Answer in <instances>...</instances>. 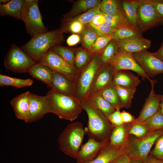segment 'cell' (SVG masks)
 Here are the masks:
<instances>
[{
  "mask_svg": "<svg viewBox=\"0 0 163 163\" xmlns=\"http://www.w3.org/2000/svg\"><path fill=\"white\" fill-rule=\"evenodd\" d=\"M80 104L88 118L87 126L85 128L86 134L89 138L97 141L105 143L109 142L114 127L108 117L87 99L81 101Z\"/></svg>",
  "mask_w": 163,
  "mask_h": 163,
  "instance_id": "cell-1",
  "label": "cell"
},
{
  "mask_svg": "<svg viewBox=\"0 0 163 163\" xmlns=\"http://www.w3.org/2000/svg\"><path fill=\"white\" fill-rule=\"evenodd\" d=\"M63 33L60 28L48 31L31 38L20 47L37 63L52 47L64 42Z\"/></svg>",
  "mask_w": 163,
  "mask_h": 163,
  "instance_id": "cell-2",
  "label": "cell"
},
{
  "mask_svg": "<svg viewBox=\"0 0 163 163\" xmlns=\"http://www.w3.org/2000/svg\"><path fill=\"white\" fill-rule=\"evenodd\" d=\"M46 95L49 99L50 113L61 119L73 121L82 110L80 101L74 96L60 94L51 89Z\"/></svg>",
  "mask_w": 163,
  "mask_h": 163,
  "instance_id": "cell-3",
  "label": "cell"
},
{
  "mask_svg": "<svg viewBox=\"0 0 163 163\" xmlns=\"http://www.w3.org/2000/svg\"><path fill=\"white\" fill-rule=\"evenodd\" d=\"M85 134V129L81 122H75L69 124L58 139L60 149L66 155L76 159Z\"/></svg>",
  "mask_w": 163,
  "mask_h": 163,
  "instance_id": "cell-4",
  "label": "cell"
},
{
  "mask_svg": "<svg viewBox=\"0 0 163 163\" xmlns=\"http://www.w3.org/2000/svg\"><path fill=\"white\" fill-rule=\"evenodd\" d=\"M102 64L101 54H96L89 63L79 72L74 83V97L80 101L88 99L95 76Z\"/></svg>",
  "mask_w": 163,
  "mask_h": 163,
  "instance_id": "cell-5",
  "label": "cell"
},
{
  "mask_svg": "<svg viewBox=\"0 0 163 163\" xmlns=\"http://www.w3.org/2000/svg\"><path fill=\"white\" fill-rule=\"evenodd\" d=\"M21 20L31 38L48 31L43 22L38 0H25Z\"/></svg>",
  "mask_w": 163,
  "mask_h": 163,
  "instance_id": "cell-6",
  "label": "cell"
},
{
  "mask_svg": "<svg viewBox=\"0 0 163 163\" xmlns=\"http://www.w3.org/2000/svg\"><path fill=\"white\" fill-rule=\"evenodd\" d=\"M163 130L151 132L140 138H130L126 146V153L131 159L144 162L148 159L152 147Z\"/></svg>",
  "mask_w": 163,
  "mask_h": 163,
  "instance_id": "cell-7",
  "label": "cell"
},
{
  "mask_svg": "<svg viewBox=\"0 0 163 163\" xmlns=\"http://www.w3.org/2000/svg\"><path fill=\"white\" fill-rule=\"evenodd\" d=\"M36 62L16 45L12 44L4 61L5 68L17 73L28 72Z\"/></svg>",
  "mask_w": 163,
  "mask_h": 163,
  "instance_id": "cell-8",
  "label": "cell"
},
{
  "mask_svg": "<svg viewBox=\"0 0 163 163\" xmlns=\"http://www.w3.org/2000/svg\"><path fill=\"white\" fill-rule=\"evenodd\" d=\"M162 24L163 20L157 13L152 0H139L136 26L141 32Z\"/></svg>",
  "mask_w": 163,
  "mask_h": 163,
  "instance_id": "cell-9",
  "label": "cell"
},
{
  "mask_svg": "<svg viewBox=\"0 0 163 163\" xmlns=\"http://www.w3.org/2000/svg\"><path fill=\"white\" fill-rule=\"evenodd\" d=\"M37 63L46 65L52 70L63 75L75 83L79 73L75 67L55 53L48 51Z\"/></svg>",
  "mask_w": 163,
  "mask_h": 163,
  "instance_id": "cell-10",
  "label": "cell"
},
{
  "mask_svg": "<svg viewBox=\"0 0 163 163\" xmlns=\"http://www.w3.org/2000/svg\"><path fill=\"white\" fill-rule=\"evenodd\" d=\"M138 64L149 77L163 73V62L147 50L132 54Z\"/></svg>",
  "mask_w": 163,
  "mask_h": 163,
  "instance_id": "cell-11",
  "label": "cell"
},
{
  "mask_svg": "<svg viewBox=\"0 0 163 163\" xmlns=\"http://www.w3.org/2000/svg\"><path fill=\"white\" fill-rule=\"evenodd\" d=\"M111 64L115 73L121 70H131L141 76L143 80L147 78L149 81L151 79L136 62L132 53L119 51Z\"/></svg>",
  "mask_w": 163,
  "mask_h": 163,
  "instance_id": "cell-12",
  "label": "cell"
},
{
  "mask_svg": "<svg viewBox=\"0 0 163 163\" xmlns=\"http://www.w3.org/2000/svg\"><path fill=\"white\" fill-rule=\"evenodd\" d=\"M115 74L114 69L111 64H102L94 77L89 96L98 93L112 85Z\"/></svg>",
  "mask_w": 163,
  "mask_h": 163,
  "instance_id": "cell-13",
  "label": "cell"
},
{
  "mask_svg": "<svg viewBox=\"0 0 163 163\" xmlns=\"http://www.w3.org/2000/svg\"><path fill=\"white\" fill-rule=\"evenodd\" d=\"M30 103L29 123L34 122L43 118L46 114L50 113L48 97L29 93Z\"/></svg>",
  "mask_w": 163,
  "mask_h": 163,
  "instance_id": "cell-14",
  "label": "cell"
},
{
  "mask_svg": "<svg viewBox=\"0 0 163 163\" xmlns=\"http://www.w3.org/2000/svg\"><path fill=\"white\" fill-rule=\"evenodd\" d=\"M149 81L151 85L150 92L145 100L139 116L133 123H143L156 113L159 108L160 95L156 94L154 90L155 85L157 81L151 79Z\"/></svg>",
  "mask_w": 163,
  "mask_h": 163,
  "instance_id": "cell-15",
  "label": "cell"
},
{
  "mask_svg": "<svg viewBox=\"0 0 163 163\" xmlns=\"http://www.w3.org/2000/svg\"><path fill=\"white\" fill-rule=\"evenodd\" d=\"M108 142H102L89 138L88 141L82 145L76 159V163H89L96 157L102 147Z\"/></svg>",
  "mask_w": 163,
  "mask_h": 163,
  "instance_id": "cell-16",
  "label": "cell"
},
{
  "mask_svg": "<svg viewBox=\"0 0 163 163\" xmlns=\"http://www.w3.org/2000/svg\"><path fill=\"white\" fill-rule=\"evenodd\" d=\"M115 41L119 51L132 54L147 50L150 47L151 44L150 40L144 38L143 36Z\"/></svg>",
  "mask_w": 163,
  "mask_h": 163,
  "instance_id": "cell-17",
  "label": "cell"
},
{
  "mask_svg": "<svg viewBox=\"0 0 163 163\" xmlns=\"http://www.w3.org/2000/svg\"><path fill=\"white\" fill-rule=\"evenodd\" d=\"M29 92L20 94L10 102L16 117L27 123H29L30 116Z\"/></svg>",
  "mask_w": 163,
  "mask_h": 163,
  "instance_id": "cell-18",
  "label": "cell"
},
{
  "mask_svg": "<svg viewBox=\"0 0 163 163\" xmlns=\"http://www.w3.org/2000/svg\"><path fill=\"white\" fill-rule=\"evenodd\" d=\"M126 152V147H117L108 142L101 149L96 157L89 163H112Z\"/></svg>",
  "mask_w": 163,
  "mask_h": 163,
  "instance_id": "cell-19",
  "label": "cell"
},
{
  "mask_svg": "<svg viewBox=\"0 0 163 163\" xmlns=\"http://www.w3.org/2000/svg\"><path fill=\"white\" fill-rule=\"evenodd\" d=\"M53 78L50 88L62 94L74 96L75 83L63 75L53 70Z\"/></svg>",
  "mask_w": 163,
  "mask_h": 163,
  "instance_id": "cell-20",
  "label": "cell"
},
{
  "mask_svg": "<svg viewBox=\"0 0 163 163\" xmlns=\"http://www.w3.org/2000/svg\"><path fill=\"white\" fill-rule=\"evenodd\" d=\"M129 124L113 127L109 139L111 145L117 147H126L129 139Z\"/></svg>",
  "mask_w": 163,
  "mask_h": 163,
  "instance_id": "cell-21",
  "label": "cell"
},
{
  "mask_svg": "<svg viewBox=\"0 0 163 163\" xmlns=\"http://www.w3.org/2000/svg\"><path fill=\"white\" fill-rule=\"evenodd\" d=\"M32 77L51 86L53 78V71L50 67L41 63H36L28 72Z\"/></svg>",
  "mask_w": 163,
  "mask_h": 163,
  "instance_id": "cell-22",
  "label": "cell"
},
{
  "mask_svg": "<svg viewBox=\"0 0 163 163\" xmlns=\"http://www.w3.org/2000/svg\"><path fill=\"white\" fill-rule=\"evenodd\" d=\"M100 0H79L75 2L70 11L63 16L62 19L77 16L88 10L99 6Z\"/></svg>",
  "mask_w": 163,
  "mask_h": 163,
  "instance_id": "cell-23",
  "label": "cell"
},
{
  "mask_svg": "<svg viewBox=\"0 0 163 163\" xmlns=\"http://www.w3.org/2000/svg\"><path fill=\"white\" fill-rule=\"evenodd\" d=\"M138 77L126 70H121L115 73L113 84L119 86L136 88L140 83Z\"/></svg>",
  "mask_w": 163,
  "mask_h": 163,
  "instance_id": "cell-24",
  "label": "cell"
},
{
  "mask_svg": "<svg viewBox=\"0 0 163 163\" xmlns=\"http://www.w3.org/2000/svg\"><path fill=\"white\" fill-rule=\"evenodd\" d=\"M25 0H11L5 4H0V14L21 20Z\"/></svg>",
  "mask_w": 163,
  "mask_h": 163,
  "instance_id": "cell-25",
  "label": "cell"
},
{
  "mask_svg": "<svg viewBox=\"0 0 163 163\" xmlns=\"http://www.w3.org/2000/svg\"><path fill=\"white\" fill-rule=\"evenodd\" d=\"M118 1L121 11L128 23L136 26V21L139 0Z\"/></svg>",
  "mask_w": 163,
  "mask_h": 163,
  "instance_id": "cell-26",
  "label": "cell"
},
{
  "mask_svg": "<svg viewBox=\"0 0 163 163\" xmlns=\"http://www.w3.org/2000/svg\"><path fill=\"white\" fill-rule=\"evenodd\" d=\"M141 31L136 26L128 23L115 28L111 35L115 41L142 37Z\"/></svg>",
  "mask_w": 163,
  "mask_h": 163,
  "instance_id": "cell-27",
  "label": "cell"
},
{
  "mask_svg": "<svg viewBox=\"0 0 163 163\" xmlns=\"http://www.w3.org/2000/svg\"><path fill=\"white\" fill-rule=\"evenodd\" d=\"M87 100L107 117L116 110L114 107L107 101L99 93L90 95Z\"/></svg>",
  "mask_w": 163,
  "mask_h": 163,
  "instance_id": "cell-28",
  "label": "cell"
},
{
  "mask_svg": "<svg viewBox=\"0 0 163 163\" xmlns=\"http://www.w3.org/2000/svg\"><path fill=\"white\" fill-rule=\"evenodd\" d=\"M95 55L84 48L75 49L74 65L79 72L89 63Z\"/></svg>",
  "mask_w": 163,
  "mask_h": 163,
  "instance_id": "cell-29",
  "label": "cell"
},
{
  "mask_svg": "<svg viewBox=\"0 0 163 163\" xmlns=\"http://www.w3.org/2000/svg\"><path fill=\"white\" fill-rule=\"evenodd\" d=\"M33 79L30 78L22 79L0 75V86H11L21 88L30 86L33 83Z\"/></svg>",
  "mask_w": 163,
  "mask_h": 163,
  "instance_id": "cell-30",
  "label": "cell"
},
{
  "mask_svg": "<svg viewBox=\"0 0 163 163\" xmlns=\"http://www.w3.org/2000/svg\"><path fill=\"white\" fill-rule=\"evenodd\" d=\"M114 86L123 107L129 108L131 106L132 100L136 91V88L120 87L115 85Z\"/></svg>",
  "mask_w": 163,
  "mask_h": 163,
  "instance_id": "cell-31",
  "label": "cell"
},
{
  "mask_svg": "<svg viewBox=\"0 0 163 163\" xmlns=\"http://www.w3.org/2000/svg\"><path fill=\"white\" fill-rule=\"evenodd\" d=\"M119 52L115 42L112 40L107 44L101 54L102 64H111Z\"/></svg>",
  "mask_w": 163,
  "mask_h": 163,
  "instance_id": "cell-32",
  "label": "cell"
},
{
  "mask_svg": "<svg viewBox=\"0 0 163 163\" xmlns=\"http://www.w3.org/2000/svg\"><path fill=\"white\" fill-rule=\"evenodd\" d=\"M99 93L113 105L116 110L120 109L123 108L119 98L113 84L103 89Z\"/></svg>",
  "mask_w": 163,
  "mask_h": 163,
  "instance_id": "cell-33",
  "label": "cell"
},
{
  "mask_svg": "<svg viewBox=\"0 0 163 163\" xmlns=\"http://www.w3.org/2000/svg\"><path fill=\"white\" fill-rule=\"evenodd\" d=\"M142 123L150 133L163 130V115L160 108L156 113Z\"/></svg>",
  "mask_w": 163,
  "mask_h": 163,
  "instance_id": "cell-34",
  "label": "cell"
},
{
  "mask_svg": "<svg viewBox=\"0 0 163 163\" xmlns=\"http://www.w3.org/2000/svg\"><path fill=\"white\" fill-rule=\"evenodd\" d=\"M100 10L101 13L108 15H113L122 13L119 1L116 0L101 1Z\"/></svg>",
  "mask_w": 163,
  "mask_h": 163,
  "instance_id": "cell-35",
  "label": "cell"
},
{
  "mask_svg": "<svg viewBox=\"0 0 163 163\" xmlns=\"http://www.w3.org/2000/svg\"><path fill=\"white\" fill-rule=\"evenodd\" d=\"M50 50L75 66V49L59 45L53 47Z\"/></svg>",
  "mask_w": 163,
  "mask_h": 163,
  "instance_id": "cell-36",
  "label": "cell"
},
{
  "mask_svg": "<svg viewBox=\"0 0 163 163\" xmlns=\"http://www.w3.org/2000/svg\"><path fill=\"white\" fill-rule=\"evenodd\" d=\"M85 28L81 34V39L83 48L89 50L98 36L87 26Z\"/></svg>",
  "mask_w": 163,
  "mask_h": 163,
  "instance_id": "cell-37",
  "label": "cell"
},
{
  "mask_svg": "<svg viewBox=\"0 0 163 163\" xmlns=\"http://www.w3.org/2000/svg\"><path fill=\"white\" fill-rule=\"evenodd\" d=\"M112 40L111 36H98L89 51L94 54H101Z\"/></svg>",
  "mask_w": 163,
  "mask_h": 163,
  "instance_id": "cell-38",
  "label": "cell"
},
{
  "mask_svg": "<svg viewBox=\"0 0 163 163\" xmlns=\"http://www.w3.org/2000/svg\"><path fill=\"white\" fill-rule=\"evenodd\" d=\"M103 14L104 23L114 29L128 23L123 13L113 15Z\"/></svg>",
  "mask_w": 163,
  "mask_h": 163,
  "instance_id": "cell-39",
  "label": "cell"
},
{
  "mask_svg": "<svg viewBox=\"0 0 163 163\" xmlns=\"http://www.w3.org/2000/svg\"><path fill=\"white\" fill-rule=\"evenodd\" d=\"M150 132L143 123H133L129 124V134L137 138H140L147 135Z\"/></svg>",
  "mask_w": 163,
  "mask_h": 163,
  "instance_id": "cell-40",
  "label": "cell"
},
{
  "mask_svg": "<svg viewBox=\"0 0 163 163\" xmlns=\"http://www.w3.org/2000/svg\"><path fill=\"white\" fill-rule=\"evenodd\" d=\"M101 12L100 5L96 8L91 9L77 16L68 18L79 21L85 25L88 24L91 21L94 16Z\"/></svg>",
  "mask_w": 163,
  "mask_h": 163,
  "instance_id": "cell-41",
  "label": "cell"
},
{
  "mask_svg": "<svg viewBox=\"0 0 163 163\" xmlns=\"http://www.w3.org/2000/svg\"><path fill=\"white\" fill-rule=\"evenodd\" d=\"M85 26L94 31L98 36H111L115 29L105 23L98 26H94L90 23Z\"/></svg>",
  "mask_w": 163,
  "mask_h": 163,
  "instance_id": "cell-42",
  "label": "cell"
},
{
  "mask_svg": "<svg viewBox=\"0 0 163 163\" xmlns=\"http://www.w3.org/2000/svg\"><path fill=\"white\" fill-rule=\"evenodd\" d=\"M151 155L163 160V133L155 142L154 148L151 152Z\"/></svg>",
  "mask_w": 163,
  "mask_h": 163,
  "instance_id": "cell-43",
  "label": "cell"
},
{
  "mask_svg": "<svg viewBox=\"0 0 163 163\" xmlns=\"http://www.w3.org/2000/svg\"><path fill=\"white\" fill-rule=\"evenodd\" d=\"M120 109H116L110 114L108 118L113 127L120 126L124 124L121 116Z\"/></svg>",
  "mask_w": 163,
  "mask_h": 163,
  "instance_id": "cell-44",
  "label": "cell"
},
{
  "mask_svg": "<svg viewBox=\"0 0 163 163\" xmlns=\"http://www.w3.org/2000/svg\"><path fill=\"white\" fill-rule=\"evenodd\" d=\"M121 116L124 124H129L133 123L136 120L134 116L130 113L123 110L121 112Z\"/></svg>",
  "mask_w": 163,
  "mask_h": 163,
  "instance_id": "cell-45",
  "label": "cell"
},
{
  "mask_svg": "<svg viewBox=\"0 0 163 163\" xmlns=\"http://www.w3.org/2000/svg\"><path fill=\"white\" fill-rule=\"evenodd\" d=\"M104 16L103 14L101 12L94 16L90 24L94 26H98L104 23Z\"/></svg>",
  "mask_w": 163,
  "mask_h": 163,
  "instance_id": "cell-46",
  "label": "cell"
},
{
  "mask_svg": "<svg viewBox=\"0 0 163 163\" xmlns=\"http://www.w3.org/2000/svg\"><path fill=\"white\" fill-rule=\"evenodd\" d=\"M81 40V37L79 34H72L67 38L66 43L69 46H73L79 43Z\"/></svg>",
  "mask_w": 163,
  "mask_h": 163,
  "instance_id": "cell-47",
  "label": "cell"
},
{
  "mask_svg": "<svg viewBox=\"0 0 163 163\" xmlns=\"http://www.w3.org/2000/svg\"><path fill=\"white\" fill-rule=\"evenodd\" d=\"M152 1L157 13L163 20V0H152Z\"/></svg>",
  "mask_w": 163,
  "mask_h": 163,
  "instance_id": "cell-48",
  "label": "cell"
},
{
  "mask_svg": "<svg viewBox=\"0 0 163 163\" xmlns=\"http://www.w3.org/2000/svg\"><path fill=\"white\" fill-rule=\"evenodd\" d=\"M130 158L126 152L119 157L112 163H129Z\"/></svg>",
  "mask_w": 163,
  "mask_h": 163,
  "instance_id": "cell-49",
  "label": "cell"
},
{
  "mask_svg": "<svg viewBox=\"0 0 163 163\" xmlns=\"http://www.w3.org/2000/svg\"><path fill=\"white\" fill-rule=\"evenodd\" d=\"M152 53L155 56L163 62V42L159 49L156 52Z\"/></svg>",
  "mask_w": 163,
  "mask_h": 163,
  "instance_id": "cell-50",
  "label": "cell"
},
{
  "mask_svg": "<svg viewBox=\"0 0 163 163\" xmlns=\"http://www.w3.org/2000/svg\"><path fill=\"white\" fill-rule=\"evenodd\" d=\"M144 163H163V160L158 159L152 156H149L147 160Z\"/></svg>",
  "mask_w": 163,
  "mask_h": 163,
  "instance_id": "cell-51",
  "label": "cell"
},
{
  "mask_svg": "<svg viewBox=\"0 0 163 163\" xmlns=\"http://www.w3.org/2000/svg\"><path fill=\"white\" fill-rule=\"evenodd\" d=\"M160 108L163 115V94L160 95Z\"/></svg>",
  "mask_w": 163,
  "mask_h": 163,
  "instance_id": "cell-52",
  "label": "cell"
},
{
  "mask_svg": "<svg viewBox=\"0 0 163 163\" xmlns=\"http://www.w3.org/2000/svg\"><path fill=\"white\" fill-rule=\"evenodd\" d=\"M129 163H144V162L138 161L137 160H134L131 158Z\"/></svg>",
  "mask_w": 163,
  "mask_h": 163,
  "instance_id": "cell-53",
  "label": "cell"
},
{
  "mask_svg": "<svg viewBox=\"0 0 163 163\" xmlns=\"http://www.w3.org/2000/svg\"><path fill=\"white\" fill-rule=\"evenodd\" d=\"M10 0H1L0 4H5L8 2Z\"/></svg>",
  "mask_w": 163,
  "mask_h": 163,
  "instance_id": "cell-54",
  "label": "cell"
}]
</instances>
